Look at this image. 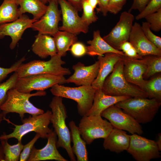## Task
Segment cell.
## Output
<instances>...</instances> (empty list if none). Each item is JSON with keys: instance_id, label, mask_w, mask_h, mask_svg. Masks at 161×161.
I'll use <instances>...</instances> for the list:
<instances>
[{"instance_id": "cell-1", "label": "cell", "mask_w": 161, "mask_h": 161, "mask_svg": "<svg viewBox=\"0 0 161 161\" xmlns=\"http://www.w3.org/2000/svg\"><path fill=\"white\" fill-rule=\"evenodd\" d=\"M49 107L52 112L50 122L58 137L57 147L65 149L70 160L75 161V156L71 146L70 132L66 123L67 116L66 107L63 102V98L54 96L49 104Z\"/></svg>"}, {"instance_id": "cell-2", "label": "cell", "mask_w": 161, "mask_h": 161, "mask_svg": "<svg viewBox=\"0 0 161 161\" xmlns=\"http://www.w3.org/2000/svg\"><path fill=\"white\" fill-rule=\"evenodd\" d=\"M52 114V112L48 110L42 114L30 115L28 118L21 120L22 124L20 125L13 123L9 119L4 117V120L13 125L15 128H13V132L10 134H7L4 133L0 136V140L15 138L18 141H21L24 135L32 131L39 134L40 138L47 139L53 131L49 127Z\"/></svg>"}, {"instance_id": "cell-3", "label": "cell", "mask_w": 161, "mask_h": 161, "mask_svg": "<svg viewBox=\"0 0 161 161\" xmlns=\"http://www.w3.org/2000/svg\"><path fill=\"white\" fill-rule=\"evenodd\" d=\"M123 67L121 58L111 74L105 80L102 88V91L106 94L112 96L148 98L144 91L126 80L123 74Z\"/></svg>"}, {"instance_id": "cell-4", "label": "cell", "mask_w": 161, "mask_h": 161, "mask_svg": "<svg viewBox=\"0 0 161 161\" xmlns=\"http://www.w3.org/2000/svg\"><path fill=\"white\" fill-rule=\"evenodd\" d=\"M131 116L138 123L151 121L161 105V100L142 97H130L115 105Z\"/></svg>"}, {"instance_id": "cell-5", "label": "cell", "mask_w": 161, "mask_h": 161, "mask_svg": "<svg viewBox=\"0 0 161 161\" xmlns=\"http://www.w3.org/2000/svg\"><path fill=\"white\" fill-rule=\"evenodd\" d=\"M47 94L44 91H38L33 93L21 92L14 88L10 89L7 93V98L0 107L4 117L10 113H16L19 114L21 120L24 114L28 113L31 115L42 114L44 111L35 106L29 101L33 96H42Z\"/></svg>"}, {"instance_id": "cell-6", "label": "cell", "mask_w": 161, "mask_h": 161, "mask_svg": "<svg viewBox=\"0 0 161 161\" xmlns=\"http://www.w3.org/2000/svg\"><path fill=\"white\" fill-rule=\"evenodd\" d=\"M96 89L92 86L69 87L56 84L51 87L54 96L72 100L77 103L78 112L81 116L86 115L93 104Z\"/></svg>"}, {"instance_id": "cell-7", "label": "cell", "mask_w": 161, "mask_h": 161, "mask_svg": "<svg viewBox=\"0 0 161 161\" xmlns=\"http://www.w3.org/2000/svg\"><path fill=\"white\" fill-rule=\"evenodd\" d=\"M65 62L58 54L51 57L48 61L34 60L26 64H22L16 72L19 78L36 74H49L64 76L71 73L69 68L62 66Z\"/></svg>"}, {"instance_id": "cell-8", "label": "cell", "mask_w": 161, "mask_h": 161, "mask_svg": "<svg viewBox=\"0 0 161 161\" xmlns=\"http://www.w3.org/2000/svg\"><path fill=\"white\" fill-rule=\"evenodd\" d=\"M82 117L78 127L82 138L86 144H91L96 139L105 138L113 128L100 115Z\"/></svg>"}, {"instance_id": "cell-9", "label": "cell", "mask_w": 161, "mask_h": 161, "mask_svg": "<svg viewBox=\"0 0 161 161\" xmlns=\"http://www.w3.org/2000/svg\"><path fill=\"white\" fill-rule=\"evenodd\" d=\"M66 83L64 76L49 74H39L29 75L18 78L14 88L21 92L30 93L34 90L43 91L54 85Z\"/></svg>"}, {"instance_id": "cell-10", "label": "cell", "mask_w": 161, "mask_h": 161, "mask_svg": "<svg viewBox=\"0 0 161 161\" xmlns=\"http://www.w3.org/2000/svg\"><path fill=\"white\" fill-rule=\"evenodd\" d=\"M126 151L137 161H150L161 157L156 141L137 134L130 135Z\"/></svg>"}, {"instance_id": "cell-11", "label": "cell", "mask_w": 161, "mask_h": 161, "mask_svg": "<svg viewBox=\"0 0 161 161\" xmlns=\"http://www.w3.org/2000/svg\"><path fill=\"white\" fill-rule=\"evenodd\" d=\"M100 115L109 120L113 128L126 131L131 134L141 135L143 133L142 126L139 123L115 105L104 110Z\"/></svg>"}, {"instance_id": "cell-12", "label": "cell", "mask_w": 161, "mask_h": 161, "mask_svg": "<svg viewBox=\"0 0 161 161\" xmlns=\"http://www.w3.org/2000/svg\"><path fill=\"white\" fill-rule=\"evenodd\" d=\"M134 19V16L131 12H123L115 25L103 38L112 47L119 50L122 44L129 41Z\"/></svg>"}, {"instance_id": "cell-13", "label": "cell", "mask_w": 161, "mask_h": 161, "mask_svg": "<svg viewBox=\"0 0 161 161\" xmlns=\"http://www.w3.org/2000/svg\"><path fill=\"white\" fill-rule=\"evenodd\" d=\"M61 7L62 24L59 30L66 31L76 35L81 32L86 33L89 26L78 14V11L66 0H58Z\"/></svg>"}, {"instance_id": "cell-14", "label": "cell", "mask_w": 161, "mask_h": 161, "mask_svg": "<svg viewBox=\"0 0 161 161\" xmlns=\"http://www.w3.org/2000/svg\"><path fill=\"white\" fill-rule=\"evenodd\" d=\"M58 4L54 1L49 2L44 14L33 23L31 28L39 34L53 36L59 30L58 24L62 20Z\"/></svg>"}, {"instance_id": "cell-15", "label": "cell", "mask_w": 161, "mask_h": 161, "mask_svg": "<svg viewBox=\"0 0 161 161\" xmlns=\"http://www.w3.org/2000/svg\"><path fill=\"white\" fill-rule=\"evenodd\" d=\"M37 20L30 19L27 16L23 14L15 21L0 24V39L5 36H10L12 41L9 47L11 49H14L24 31L31 28L33 23Z\"/></svg>"}, {"instance_id": "cell-16", "label": "cell", "mask_w": 161, "mask_h": 161, "mask_svg": "<svg viewBox=\"0 0 161 161\" xmlns=\"http://www.w3.org/2000/svg\"><path fill=\"white\" fill-rule=\"evenodd\" d=\"M123 63V72L126 80L130 83L143 90L146 81L143 78L146 69L145 58H131L125 55L122 56Z\"/></svg>"}, {"instance_id": "cell-17", "label": "cell", "mask_w": 161, "mask_h": 161, "mask_svg": "<svg viewBox=\"0 0 161 161\" xmlns=\"http://www.w3.org/2000/svg\"><path fill=\"white\" fill-rule=\"evenodd\" d=\"M129 41L142 57L149 55L161 56V49L148 40L144 33L141 25L137 22L133 24Z\"/></svg>"}, {"instance_id": "cell-18", "label": "cell", "mask_w": 161, "mask_h": 161, "mask_svg": "<svg viewBox=\"0 0 161 161\" xmlns=\"http://www.w3.org/2000/svg\"><path fill=\"white\" fill-rule=\"evenodd\" d=\"M99 66L98 60L89 66H86L81 62H78L73 66L74 73L66 79V83H73L78 86H91L97 77Z\"/></svg>"}, {"instance_id": "cell-19", "label": "cell", "mask_w": 161, "mask_h": 161, "mask_svg": "<svg viewBox=\"0 0 161 161\" xmlns=\"http://www.w3.org/2000/svg\"><path fill=\"white\" fill-rule=\"evenodd\" d=\"M47 139V143L42 148L37 149L33 146L27 161H68L60 154L57 150V135L54 131L49 134Z\"/></svg>"}, {"instance_id": "cell-20", "label": "cell", "mask_w": 161, "mask_h": 161, "mask_svg": "<svg viewBox=\"0 0 161 161\" xmlns=\"http://www.w3.org/2000/svg\"><path fill=\"white\" fill-rule=\"evenodd\" d=\"M104 55L97 57L100 62L98 72L91 85L96 90L102 89L106 78L112 72L115 65L122 56L114 53H108Z\"/></svg>"}, {"instance_id": "cell-21", "label": "cell", "mask_w": 161, "mask_h": 161, "mask_svg": "<svg viewBox=\"0 0 161 161\" xmlns=\"http://www.w3.org/2000/svg\"><path fill=\"white\" fill-rule=\"evenodd\" d=\"M130 141V135L124 130L113 128L104 139L103 146L105 150L119 153L127 151Z\"/></svg>"}, {"instance_id": "cell-22", "label": "cell", "mask_w": 161, "mask_h": 161, "mask_svg": "<svg viewBox=\"0 0 161 161\" xmlns=\"http://www.w3.org/2000/svg\"><path fill=\"white\" fill-rule=\"evenodd\" d=\"M130 97L128 96L108 95L105 94L102 89H96L92 106L86 115H100L103 111L110 106Z\"/></svg>"}, {"instance_id": "cell-23", "label": "cell", "mask_w": 161, "mask_h": 161, "mask_svg": "<svg viewBox=\"0 0 161 161\" xmlns=\"http://www.w3.org/2000/svg\"><path fill=\"white\" fill-rule=\"evenodd\" d=\"M87 43L89 45L86 46L87 54L91 56H102L108 53L124 55L122 51L114 48L106 42L101 36L99 30L94 31L92 39L88 41Z\"/></svg>"}, {"instance_id": "cell-24", "label": "cell", "mask_w": 161, "mask_h": 161, "mask_svg": "<svg viewBox=\"0 0 161 161\" xmlns=\"http://www.w3.org/2000/svg\"><path fill=\"white\" fill-rule=\"evenodd\" d=\"M32 46V50L41 58H45L57 54V50L53 37L50 35L39 34Z\"/></svg>"}, {"instance_id": "cell-25", "label": "cell", "mask_w": 161, "mask_h": 161, "mask_svg": "<svg viewBox=\"0 0 161 161\" xmlns=\"http://www.w3.org/2000/svg\"><path fill=\"white\" fill-rule=\"evenodd\" d=\"M70 129L71 141L73 145L72 147L73 154L76 156L78 161H88V153L86 143L81 137L78 126L72 120L69 124Z\"/></svg>"}, {"instance_id": "cell-26", "label": "cell", "mask_w": 161, "mask_h": 161, "mask_svg": "<svg viewBox=\"0 0 161 161\" xmlns=\"http://www.w3.org/2000/svg\"><path fill=\"white\" fill-rule=\"evenodd\" d=\"M57 54L61 57L65 56L67 52L74 43L77 41L76 35L66 31L58 30L53 36Z\"/></svg>"}, {"instance_id": "cell-27", "label": "cell", "mask_w": 161, "mask_h": 161, "mask_svg": "<svg viewBox=\"0 0 161 161\" xmlns=\"http://www.w3.org/2000/svg\"><path fill=\"white\" fill-rule=\"evenodd\" d=\"M20 16L26 13L31 14L33 18L39 19L45 13L47 6L40 0H16Z\"/></svg>"}, {"instance_id": "cell-28", "label": "cell", "mask_w": 161, "mask_h": 161, "mask_svg": "<svg viewBox=\"0 0 161 161\" xmlns=\"http://www.w3.org/2000/svg\"><path fill=\"white\" fill-rule=\"evenodd\" d=\"M16 0H4L0 6V24L10 22L20 16Z\"/></svg>"}, {"instance_id": "cell-29", "label": "cell", "mask_w": 161, "mask_h": 161, "mask_svg": "<svg viewBox=\"0 0 161 161\" xmlns=\"http://www.w3.org/2000/svg\"><path fill=\"white\" fill-rule=\"evenodd\" d=\"M8 140H0L4 155L5 161H19L24 145L21 141H18L16 144L10 145L8 143Z\"/></svg>"}, {"instance_id": "cell-30", "label": "cell", "mask_w": 161, "mask_h": 161, "mask_svg": "<svg viewBox=\"0 0 161 161\" xmlns=\"http://www.w3.org/2000/svg\"><path fill=\"white\" fill-rule=\"evenodd\" d=\"M143 90L148 97L161 100V75L159 74L149 80H146Z\"/></svg>"}, {"instance_id": "cell-31", "label": "cell", "mask_w": 161, "mask_h": 161, "mask_svg": "<svg viewBox=\"0 0 161 161\" xmlns=\"http://www.w3.org/2000/svg\"><path fill=\"white\" fill-rule=\"evenodd\" d=\"M143 57L145 60L147 66L143 76L144 79L161 72V56L149 55Z\"/></svg>"}, {"instance_id": "cell-32", "label": "cell", "mask_w": 161, "mask_h": 161, "mask_svg": "<svg viewBox=\"0 0 161 161\" xmlns=\"http://www.w3.org/2000/svg\"><path fill=\"white\" fill-rule=\"evenodd\" d=\"M19 78L16 72L14 73L5 81L0 83V107L5 101L8 91L14 88Z\"/></svg>"}, {"instance_id": "cell-33", "label": "cell", "mask_w": 161, "mask_h": 161, "mask_svg": "<svg viewBox=\"0 0 161 161\" xmlns=\"http://www.w3.org/2000/svg\"><path fill=\"white\" fill-rule=\"evenodd\" d=\"M83 14L81 18L84 22L89 26L97 21L98 17L94 9L85 0L82 4Z\"/></svg>"}, {"instance_id": "cell-34", "label": "cell", "mask_w": 161, "mask_h": 161, "mask_svg": "<svg viewBox=\"0 0 161 161\" xmlns=\"http://www.w3.org/2000/svg\"><path fill=\"white\" fill-rule=\"evenodd\" d=\"M161 9V0H151L144 9L135 17L136 20L144 18L146 16Z\"/></svg>"}, {"instance_id": "cell-35", "label": "cell", "mask_w": 161, "mask_h": 161, "mask_svg": "<svg viewBox=\"0 0 161 161\" xmlns=\"http://www.w3.org/2000/svg\"><path fill=\"white\" fill-rule=\"evenodd\" d=\"M141 27L145 35L148 40L157 48L161 49V38L152 32L149 24L146 21L143 22Z\"/></svg>"}, {"instance_id": "cell-36", "label": "cell", "mask_w": 161, "mask_h": 161, "mask_svg": "<svg viewBox=\"0 0 161 161\" xmlns=\"http://www.w3.org/2000/svg\"><path fill=\"white\" fill-rule=\"evenodd\" d=\"M150 25L152 31L158 32L161 30V9L144 18Z\"/></svg>"}, {"instance_id": "cell-37", "label": "cell", "mask_w": 161, "mask_h": 161, "mask_svg": "<svg viewBox=\"0 0 161 161\" xmlns=\"http://www.w3.org/2000/svg\"><path fill=\"white\" fill-rule=\"evenodd\" d=\"M26 59L25 57L24 56L8 68H4L0 66V83L9 74L16 72L20 66Z\"/></svg>"}, {"instance_id": "cell-38", "label": "cell", "mask_w": 161, "mask_h": 161, "mask_svg": "<svg viewBox=\"0 0 161 161\" xmlns=\"http://www.w3.org/2000/svg\"><path fill=\"white\" fill-rule=\"evenodd\" d=\"M39 138H40V135L36 134L34 138L30 142L24 145L20 154L19 161H27L34 144Z\"/></svg>"}, {"instance_id": "cell-39", "label": "cell", "mask_w": 161, "mask_h": 161, "mask_svg": "<svg viewBox=\"0 0 161 161\" xmlns=\"http://www.w3.org/2000/svg\"><path fill=\"white\" fill-rule=\"evenodd\" d=\"M127 0H109L108 12L117 14L122 10Z\"/></svg>"}, {"instance_id": "cell-40", "label": "cell", "mask_w": 161, "mask_h": 161, "mask_svg": "<svg viewBox=\"0 0 161 161\" xmlns=\"http://www.w3.org/2000/svg\"><path fill=\"white\" fill-rule=\"evenodd\" d=\"M72 54L76 57H80L87 54L86 46L82 43L76 42L71 46L70 49Z\"/></svg>"}, {"instance_id": "cell-41", "label": "cell", "mask_w": 161, "mask_h": 161, "mask_svg": "<svg viewBox=\"0 0 161 161\" xmlns=\"http://www.w3.org/2000/svg\"><path fill=\"white\" fill-rule=\"evenodd\" d=\"M151 0H133L132 4L129 10L131 12L133 10H137L141 12Z\"/></svg>"}, {"instance_id": "cell-42", "label": "cell", "mask_w": 161, "mask_h": 161, "mask_svg": "<svg viewBox=\"0 0 161 161\" xmlns=\"http://www.w3.org/2000/svg\"><path fill=\"white\" fill-rule=\"evenodd\" d=\"M98 7L97 8L98 13H101L104 16H106L108 13V8L109 0H99Z\"/></svg>"}, {"instance_id": "cell-43", "label": "cell", "mask_w": 161, "mask_h": 161, "mask_svg": "<svg viewBox=\"0 0 161 161\" xmlns=\"http://www.w3.org/2000/svg\"><path fill=\"white\" fill-rule=\"evenodd\" d=\"M124 54L125 55L132 58L140 59L143 58L138 55L136 49L133 46L124 52Z\"/></svg>"}, {"instance_id": "cell-44", "label": "cell", "mask_w": 161, "mask_h": 161, "mask_svg": "<svg viewBox=\"0 0 161 161\" xmlns=\"http://www.w3.org/2000/svg\"><path fill=\"white\" fill-rule=\"evenodd\" d=\"M73 6L78 11L82 10V4L85 0H66Z\"/></svg>"}, {"instance_id": "cell-45", "label": "cell", "mask_w": 161, "mask_h": 161, "mask_svg": "<svg viewBox=\"0 0 161 161\" xmlns=\"http://www.w3.org/2000/svg\"><path fill=\"white\" fill-rule=\"evenodd\" d=\"M132 46V45L129 41H126L120 45L119 49L122 51L124 53Z\"/></svg>"}, {"instance_id": "cell-46", "label": "cell", "mask_w": 161, "mask_h": 161, "mask_svg": "<svg viewBox=\"0 0 161 161\" xmlns=\"http://www.w3.org/2000/svg\"><path fill=\"white\" fill-rule=\"evenodd\" d=\"M88 3L94 9L96 8L99 3V0H86Z\"/></svg>"}, {"instance_id": "cell-47", "label": "cell", "mask_w": 161, "mask_h": 161, "mask_svg": "<svg viewBox=\"0 0 161 161\" xmlns=\"http://www.w3.org/2000/svg\"><path fill=\"white\" fill-rule=\"evenodd\" d=\"M158 138L157 141H156L158 148L160 151H161V134L159 133L158 134Z\"/></svg>"}, {"instance_id": "cell-48", "label": "cell", "mask_w": 161, "mask_h": 161, "mask_svg": "<svg viewBox=\"0 0 161 161\" xmlns=\"http://www.w3.org/2000/svg\"><path fill=\"white\" fill-rule=\"evenodd\" d=\"M0 161H5L4 155L1 143H0Z\"/></svg>"}, {"instance_id": "cell-49", "label": "cell", "mask_w": 161, "mask_h": 161, "mask_svg": "<svg viewBox=\"0 0 161 161\" xmlns=\"http://www.w3.org/2000/svg\"><path fill=\"white\" fill-rule=\"evenodd\" d=\"M44 4H45L51 1H54L57 3H58V0H40Z\"/></svg>"}, {"instance_id": "cell-50", "label": "cell", "mask_w": 161, "mask_h": 161, "mask_svg": "<svg viewBox=\"0 0 161 161\" xmlns=\"http://www.w3.org/2000/svg\"><path fill=\"white\" fill-rule=\"evenodd\" d=\"M4 117L1 112V111L0 110V124L1 123L2 121L4 120Z\"/></svg>"}]
</instances>
